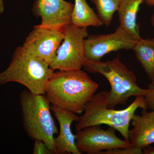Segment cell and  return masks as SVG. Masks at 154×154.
I'll use <instances>...</instances> for the list:
<instances>
[{"mask_svg":"<svg viewBox=\"0 0 154 154\" xmlns=\"http://www.w3.org/2000/svg\"><path fill=\"white\" fill-rule=\"evenodd\" d=\"M99 85L80 69L54 72L46 84L45 95L51 105L75 114L84 112Z\"/></svg>","mask_w":154,"mask_h":154,"instance_id":"obj_1","label":"cell"},{"mask_svg":"<svg viewBox=\"0 0 154 154\" xmlns=\"http://www.w3.org/2000/svg\"><path fill=\"white\" fill-rule=\"evenodd\" d=\"M109 91L95 94L86 104L84 114L79 116L75 126L76 131L88 127L105 125L118 131L125 140L129 141V125L136 110H146L144 97L136 96L131 104L123 110L108 107Z\"/></svg>","mask_w":154,"mask_h":154,"instance_id":"obj_2","label":"cell"},{"mask_svg":"<svg viewBox=\"0 0 154 154\" xmlns=\"http://www.w3.org/2000/svg\"><path fill=\"white\" fill-rule=\"evenodd\" d=\"M51 103L45 94H34L24 90L20 95L23 126L28 136L33 140L43 141L54 154H57L54 135L58 134L51 113Z\"/></svg>","mask_w":154,"mask_h":154,"instance_id":"obj_3","label":"cell"},{"mask_svg":"<svg viewBox=\"0 0 154 154\" xmlns=\"http://www.w3.org/2000/svg\"><path fill=\"white\" fill-rule=\"evenodd\" d=\"M54 72L48 65L19 46L8 67L0 73V85L15 82L25 86L32 94H45L46 84Z\"/></svg>","mask_w":154,"mask_h":154,"instance_id":"obj_4","label":"cell"},{"mask_svg":"<svg viewBox=\"0 0 154 154\" xmlns=\"http://www.w3.org/2000/svg\"><path fill=\"white\" fill-rule=\"evenodd\" d=\"M83 67L88 72L103 75L110 83L111 90L107 105L109 108L125 105L131 96H144L146 92V89L137 85L136 77L122 63L119 55L105 62L87 60Z\"/></svg>","mask_w":154,"mask_h":154,"instance_id":"obj_5","label":"cell"},{"mask_svg":"<svg viewBox=\"0 0 154 154\" xmlns=\"http://www.w3.org/2000/svg\"><path fill=\"white\" fill-rule=\"evenodd\" d=\"M63 33V40L50 67L54 71L80 69L87 60L85 40L89 36L87 28H79L71 24L66 27Z\"/></svg>","mask_w":154,"mask_h":154,"instance_id":"obj_6","label":"cell"},{"mask_svg":"<svg viewBox=\"0 0 154 154\" xmlns=\"http://www.w3.org/2000/svg\"><path fill=\"white\" fill-rule=\"evenodd\" d=\"M115 130L111 127L104 130L101 125L80 130L75 134L77 148L82 154H99L102 151L132 146L129 141L117 137Z\"/></svg>","mask_w":154,"mask_h":154,"instance_id":"obj_7","label":"cell"},{"mask_svg":"<svg viewBox=\"0 0 154 154\" xmlns=\"http://www.w3.org/2000/svg\"><path fill=\"white\" fill-rule=\"evenodd\" d=\"M137 41L134 37L119 26L113 33L88 36L85 40L87 60L99 62L106 54L120 50L133 49Z\"/></svg>","mask_w":154,"mask_h":154,"instance_id":"obj_8","label":"cell"},{"mask_svg":"<svg viewBox=\"0 0 154 154\" xmlns=\"http://www.w3.org/2000/svg\"><path fill=\"white\" fill-rule=\"evenodd\" d=\"M63 38V32L37 25L26 37L22 46L30 54L49 66Z\"/></svg>","mask_w":154,"mask_h":154,"instance_id":"obj_9","label":"cell"},{"mask_svg":"<svg viewBox=\"0 0 154 154\" xmlns=\"http://www.w3.org/2000/svg\"><path fill=\"white\" fill-rule=\"evenodd\" d=\"M74 5L64 0H36L33 12L41 17L42 27L63 32L71 24V15Z\"/></svg>","mask_w":154,"mask_h":154,"instance_id":"obj_10","label":"cell"},{"mask_svg":"<svg viewBox=\"0 0 154 154\" xmlns=\"http://www.w3.org/2000/svg\"><path fill=\"white\" fill-rule=\"evenodd\" d=\"M52 110L60 125V131L54 138V143L57 154H82L77 148L75 135L72 132L71 126L74 122L79 121L77 114L51 105Z\"/></svg>","mask_w":154,"mask_h":154,"instance_id":"obj_11","label":"cell"},{"mask_svg":"<svg viewBox=\"0 0 154 154\" xmlns=\"http://www.w3.org/2000/svg\"><path fill=\"white\" fill-rule=\"evenodd\" d=\"M141 114L134 115L128 138L133 146L142 149L154 143V111L142 110Z\"/></svg>","mask_w":154,"mask_h":154,"instance_id":"obj_12","label":"cell"},{"mask_svg":"<svg viewBox=\"0 0 154 154\" xmlns=\"http://www.w3.org/2000/svg\"><path fill=\"white\" fill-rule=\"evenodd\" d=\"M144 0H121L118 10L120 27L137 39L141 38L137 16Z\"/></svg>","mask_w":154,"mask_h":154,"instance_id":"obj_13","label":"cell"},{"mask_svg":"<svg viewBox=\"0 0 154 154\" xmlns=\"http://www.w3.org/2000/svg\"><path fill=\"white\" fill-rule=\"evenodd\" d=\"M71 15V24L79 28L103 25L99 16L88 5L86 0H75Z\"/></svg>","mask_w":154,"mask_h":154,"instance_id":"obj_14","label":"cell"},{"mask_svg":"<svg viewBox=\"0 0 154 154\" xmlns=\"http://www.w3.org/2000/svg\"><path fill=\"white\" fill-rule=\"evenodd\" d=\"M149 79H154V38L137 39L133 49Z\"/></svg>","mask_w":154,"mask_h":154,"instance_id":"obj_15","label":"cell"},{"mask_svg":"<svg viewBox=\"0 0 154 154\" xmlns=\"http://www.w3.org/2000/svg\"><path fill=\"white\" fill-rule=\"evenodd\" d=\"M95 5L98 16L103 25L109 26L114 13L117 11L121 0H91Z\"/></svg>","mask_w":154,"mask_h":154,"instance_id":"obj_16","label":"cell"},{"mask_svg":"<svg viewBox=\"0 0 154 154\" xmlns=\"http://www.w3.org/2000/svg\"><path fill=\"white\" fill-rule=\"evenodd\" d=\"M143 154L142 149L137 147L132 146L131 147L124 148H117L102 151L99 154Z\"/></svg>","mask_w":154,"mask_h":154,"instance_id":"obj_17","label":"cell"},{"mask_svg":"<svg viewBox=\"0 0 154 154\" xmlns=\"http://www.w3.org/2000/svg\"><path fill=\"white\" fill-rule=\"evenodd\" d=\"M144 97L146 110L154 111V84H149Z\"/></svg>","mask_w":154,"mask_h":154,"instance_id":"obj_18","label":"cell"},{"mask_svg":"<svg viewBox=\"0 0 154 154\" xmlns=\"http://www.w3.org/2000/svg\"><path fill=\"white\" fill-rule=\"evenodd\" d=\"M34 141L33 154H54L43 141L40 140H35Z\"/></svg>","mask_w":154,"mask_h":154,"instance_id":"obj_19","label":"cell"},{"mask_svg":"<svg viewBox=\"0 0 154 154\" xmlns=\"http://www.w3.org/2000/svg\"><path fill=\"white\" fill-rule=\"evenodd\" d=\"M143 154H154V148L150 146H147L142 149Z\"/></svg>","mask_w":154,"mask_h":154,"instance_id":"obj_20","label":"cell"},{"mask_svg":"<svg viewBox=\"0 0 154 154\" xmlns=\"http://www.w3.org/2000/svg\"><path fill=\"white\" fill-rule=\"evenodd\" d=\"M5 9L4 2L3 0H0V15L3 14Z\"/></svg>","mask_w":154,"mask_h":154,"instance_id":"obj_21","label":"cell"},{"mask_svg":"<svg viewBox=\"0 0 154 154\" xmlns=\"http://www.w3.org/2000/svg\"><path fill=\"white\" fill-rule=\"evenodd\" d=\"M144 2L147 5L154 7V0H144Z\"/></svg>","mask_w":154,"mask_h":154,"instance_id":"obj_22","label":"cell"},{"mask_svg":"<svg viewBox=\"0 0 154 154\" xmlns=\"http://www.w3.org/2000/svg\"><path fill=\"white\" fill-rule=\"evenodd\" d=\"M151 24L152 25L153 27L154 28V13L152 16L151 19Z\"/></svg>","mask_w":154,"mask_h":154,"instance_id":"obj_23","label":"cell"},{"mask_svg":"<svg viewBox=\"0 0 154 154\" xmlns=\"http://www.w3.org/2000/svg\"><path fill=\"white\" fill-rule=\"evenodd\" d=\"M152 84H154V79H153V80L152 81Z\"/></svg>","mask_w":154,"mask_h":154,"instance_id":"obj_24","label":"cell"}]
</instances>
